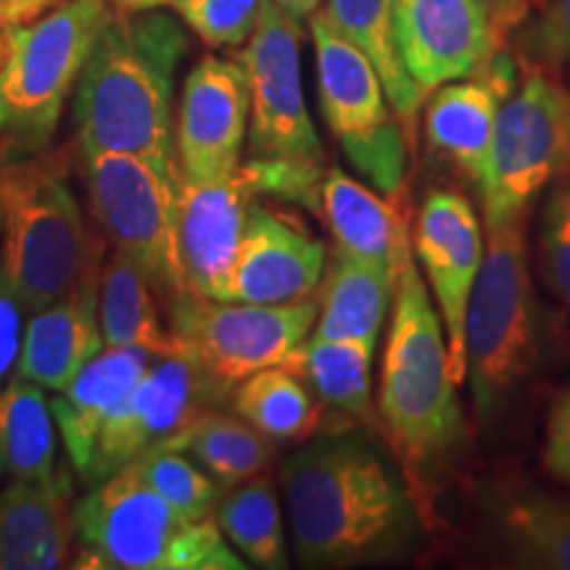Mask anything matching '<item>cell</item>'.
<instances>
[{
	"instance_id": "cb8c5ba5",
	"label": "cell",
	"mask_w": 570,
	"mask_h": 570,
	"mask_svg": "<svg viewBox=\"0 0 570 570\" xmlns=\"http://www.w3.org/2000/svg\"><path fill=\"white\" fill-rule=\"evenodd\" d=\"M396 273L352 254L333 252L317 288L315 336L362 338L377 344L391 312Z\"/></svg>"
},
{
	"instance_id": "d590c367",
	"label": "cell",
	"mask_w": 570,
	"mask_h": 570,
	"mask_svg": "<svg viewBox=\"0 0 570 570\" xmlns=\"http://www.w3.org/2000/svg\"><path fill=\"white\" fill-rule=\"evenodd\" d=\"M529 53L541 69L570 61V0H552L529 32Z\"/></svg>"
},
{
	"instance_id": "836d02e7",
	"label": "cell",
	"mask_w": 570,
	"mask_h": 570,
	"mask_svg": "<svg viewBox=\"0 0 570 570\" xmlns=\"http://www.w3.org/2000/svg\"><path fill=\"white\" fill-rule=\"evenodd\" d=\"M265 0H175L173 11L209 48L246 46Z\"/></svg>"
},
{
	"instance_id": "e0dca14e",
	"label": "cell",
	"mask_w": 570,
	"mask_h": 570,
	"mask_svg": "<svg viewBox=\"0 0 570 570\" xmlns=\"http://www.w3.org/2000/svg\"><path fill=\"white\" fill-rule=\"evenodd\" d=\"M394 24L404 69L423 96L468 77L499 48L481 0H394Z\"/></svg>"
},
{
	"instance_id": "60d3db41",
	"label": "cell",
	"mask_w": 570,
	"mask_h": 570,
	"mask_svg": "<svg viewBox=\"0 0 570 570\" xmlns=\"http://www.w3.org/2000/svg\"><path fill=\"white\" fill-rule=\"evenodd\" d=\"M275 3L281 6L291 19H296L298 24H302L304 19H309L312 13L320 9V0H275Z\"/></svg>"
},
{
	"instance_id": "f1b7e54d",
	"label": "cell",
	"mask_w": 570,
	"mask_h": 570,
	"mask_svg": "<svg viewBox=\"0 0 570 570\" xmlns=\"http://www.w3.org/2000/svg\"><path fill=\"white\" fill-rule=\"evenodd\" d=\"M323 11L341 35L370 56L386 88L391 109L404 122H412L425 96L412 82L399 53L394 0H327Z\"/></svg>"
},
{
	"instance_id": "e575fe53",
	"label": "cell",
	"mask_w": 570,
	"mask_h": 570,
	"mask_svg": "<svg viewBox=\"0 0 570 570\" xmlns=\"http://www.w3.org/2000/svg\"><path fill=\"white\" fill-rule=\"evenodd\" d=\"M539 267L547 288L570 312V177L550 185L539 225Z\"/></svg>"
},
{
	"instance_id": "7bdbcfd3",
	"label": "cell",
	"mask_w": 570,
	"mask_h": 570,
	"mask_svg": "<svg viewBox=\"0 0 570 570\" xmlns=\"http://www.w3.org/2000/svg\"><path fill=\"white\" fill-rule=\"evenodd\" d=\"M0 230H3V212H0Z\"/></svg>"
},
{
	"instance_id": "8992f818",
	"label": "cell",
	"mask_w": 570,
	"mask_h": 570,
	"mask_svg": "<svg viewBox=\"0 0 570 570\" xmlns=\"http://www.w3.org/2000/svg\"><path fill=\"white\" fill-rule=\"evenodd\" d=\"M111 0H63L30 24L6 27L0 48V138L35 154L51 142Z\"/></svg>"
},
{
	"instance_id": "52a82bcc",
	"label": "cell",
	"mask_w": 570,
	"mask_h": 570,
	"mask_svg": "<svg viewBox=\"0 0 570 570\" xmlns=\"http://www.w3.org/2000/svg\"><path fill=\"white\" fill-rule=\"evenodd\" d=\"M465 354L475 415L487 420L539 360L537 296L529 275L525 217L489 230L465 317Z\"/></svg>"
},
{
	"instance_id": "4dcf8cb0",
	"label": "cell",
	"mask_w": 570,
	"mask_h": 570,
	"mask_svg": "<svg viewBox=\"0 0 570 570\" xmlns=\"http://www.w3.org/2000/svg\"><path fill=\"white\" fill-rule=\"evenodd\" d=\"M238 417L269 441H304L317 431L323 407L288 367H265L244 377L233 394Z\"/></svg>"
},
{
	"instance_id": "83f0119b",
	"label": "cell",
	"mask_w": 570,
	"mask_h": 570,
	"mask_svg": "<svg viewBox=\"0 0 570 570\" xmlns=\"http://www.w3.org/2000/svg\"><path fill=\"white\" fill-rule=\"evenodd\" d=\"M154 449H177L188 454L223 489L254 479L273 460L269 439L262 436L244 417L206 410Z\"/></svg>"
},
{
	"instance_id": "9a60e30c",
	"label": "cell",
	"mask_w": 570,
	"mask_h": 570,
	"mask_svg": "<svg viewBox=\"0 0 570 570\" xmlns=\"http://www.w3.org/2000/svg\"><path fill=\"white\" fill-rule=\"evenodd\" d=\"M248 111V80L240 61L204 56L188 71L175 125L177 173L212 180L240 167Z\"/></svg>"
},
{
	"instance_id": "5b68a950",
	"label": "cell",
	"mask_w": 570,
	"mask_h": 570,
	"mask_svg": "<svg viewBox=\"0 0 570 570\" xmlns=\"http://www.w3.org/2000/svg\"><path fill=\"white\" fill-rule=\"evenodd\" d=\"M0 275L27 312L71 294L98 265V244L59 167L46 161L0 169Z\"/></svg>"
},
{
	"instance_id": "ac0fdd59",
	"label": "cell",
	"mask_w": 570,
	"mask_h": 570,
	"mask_svg": "<svg viewBox=\"0 0 570 570\" xmlns=\"http://www.w3.org/2000/svg\"><path fill=\"white\" fill-rule=\"evenodd\" d=\"M515 61L497 48L479 69L439 85L425 106L428 146L481 188L502 104L515 90Z\"/></svg>"
},
{
	"instance_id": "b9f144b4",
	"label": "cell",
	"mask_w": 570,
	"mask_h": 570,
	"mask_svg": "<svg viewBox=\"0 0 570 570\" xmlns=\"http://www.w3.org/2000/svg\"><path fill=\"white\" fill-rule=\"evenodd\" d=\"M175 0H111L114 11L117 13H140V11H154L161 6H173Z\"/></svg>"
},
{
	"instance_id": "d6986e66",
	"label": "cell",
	"mask_w": 570,
	"mask_h": 570,
	"mask_svg": "<svg viewBox=\"0 0 570 570\" xmlns=\"http://www.w3.org/2000/svg\"><path fill=\"white\" fill-rule=\"evenodd\" d=\"M325 262L327 252L317 238L254 202L225 302L291 304L312 298L323 281Z\"/></svg>"
},
{
	"instance_id": "1f68e13d",
	"label": "cell",
	"mask_w": 570,
	"mask_h": 570,
	"mask_svg": "<svg viewBox=\"0 0 570 570\" xmlns=\"http://www.w3.org/2000/svg\"><path fill=\"white\" fill-rule=\"evenodd\" d=\"M504 537L518 560L531 568L570 570V504L523 497L502 512Z\"/></svg>"
},
{
	"instance_id": "8fae6325",
	"label": "cell",
	"mask_w": 570,
	"mask_h": 570,
	"mask_svg": "<svg viewBox=\"0 0 570 570\" xmlns=\"http://www.w3.org/2000/svg\"><path fill=\"white\" fill-rule=\"evenodd\" d=\"M90 206L117 252L130 256L161 298L185 291L177 244V177L122 151H82Z\"/></svg>"
},
{
	"instance_id": "277c9868",
	"label": "cell",
	"mask_w": 570,
	"mask_h": 570,
	"mask_svg": "<svg viewBox=\"0 0 570 570\" xmlns=\"http://www.w3.org/2000/svg\"><path fill=\"white\" fill-rule=\"evenodd\" d=\"M80 544L77 568L104 570H244L217 520H185L127 465L71 508Z\"/></svg>"
},
{
	"instance_id": "7c38bea8",
	"label": "cell",
	"mask_w": 570,
	"mask_h": 570,
	"mask_svg": "<svg viewBox=\"0 0 570 570\" xmlns=\"http://www.w3.org/2000/svg\"><path fill=\"white\" fill-rule=\"evenodd\" d=\"M240 67L252 98V159L323 167V146L302 88V24L265 0Z\"/></svg>"
},
{
	"instance_id": "f546056e",
	"label": "cell",
	"mask_w": 570,
	"mask_h": 570,
	"mask_svg": "<svg viewBox=\"0 0 570 570\" xmlns=\"http://www.w3.org/2000/svg\"><path fill=\"white\" fill-rule=\"evenodd\" d=\"M217 525L248 566L285 570L291 566L283 512L267 475H254L233 487L217 504Z\"/></svg>"
},
{
	"instance_id": "ab89813d",
	"label": "cell",
	"mask_w": 570,
	"mask_h": 570,
	"mask_svg": "<svg viewBox=\"0 0 570 570\" xmlns=\"http://www.w3.org/2000/svg\"><path fill=\"white\" fill-rule=\"evenodd\" d=\"M487 6L489 19H491V30H494L497 46H502L504 38V27L512 24L520 13H523V3L525 0H481Z\"/></svg>"
},
{
	"instance_id": "484cf974",
	"label": "cell",
	"mask_w": 570,
	"mask_h": 570,
	"mask_svg": "<svg viewBox=\"0 0 570 570\" xmlns=\"http://www.w3.org/2000/svg\"><path fill=\"white\" fill-rule=\"evenodd\" d=\"M373 341L306 338L281 367L294 370L320 402L365 423H377L373 404Z\"/></svg>"
},
{
	"instance_id": "4316f807",
	"label": "cell",
	"mask_w": 570,
	"mask_h": 570,
	"mask_svg": "<svg viewBox=\"0 0 570 570\" xmlns=\"http://www.w3.org/2000/svg\"><path fill=\"white\" fill-rule=\"evenodd\" d=\"M156 288L130 256L114 252L98 285V323L104 346H135L161 356L175 352V338L164 327Z\"/></svg>"
},
{
	"instance_id": "ba28073f",
	"label": "cell",
	"mask_w": 570,
	"mask_h": 570,
	"mask_svg": "<svg viewBox=\"0 0 570 570\" xmlns=\"http://www.w3.org/2000/svg\"><path fill=\"white\" fill-rule=\"evenodd\" d=\"M570 177V88L533 69L497 117L479 194L487 230L525 217L547 185Z\"/></svg>"
},
{
	"instance_id": "d4e9b609",
	"label": "cell",
	"mask_w": 570,
	"mask_h": 570,
	"mask_svg": "<svg viewBox=\"0 0 570 570\" xmlns=\"http://www.w3.org/2000/svg\"><path fill=\"white\" fill-rule=\"evenodd\" d=\"M56 417L46 389L13 375L0 389V479L56 481Z\"/></svg>"
},
{
	"instance_id": "9c48e42d",
	"label": "cell",
	"mask_w": 570,
	"mask_h": 570,
	"mask_svg": "<svg viewBox=\"0 0 570 570\" xmlns=\"http://www.w3.org/2000/svg\"><path fill=\"white\" fill-rule=\"evenodd\" d=\"M317 53L320 109L348 161L381 194L396 196L407 177V140L370 56L341 35L325 11L309 17Z\"/></svg>"
},
{
	"instance_id": "7a4b0ae2",
	"label": "cell",
	"mask_w": 570,
	"mask_h": 570,
	"mask_svg": "<svg viewBox=\"0 0 570 570\" xmlns=\"http://www.w3.org/2000/svg\"><path fill=\"white\" fill-rule=\"evenodd\" d=\"M188 35L169 13H111L75 90L80 151L135 154L164 175L177 173L175 75Z\"/></svg>"
},
{
	"instance_id": "5bb4252c",
	"label": "cell",
	"mask_w": 570,
	"mask_h": 570,
	"mask_svg": "<svg viewBox=\"0 0 570 570\" xmlns=\"http://www.w3.org/2000/svg\"><path fill=\"white\" fill-rule=\"evenodd\" d=\"M412 254L423 267L428 288L433 294V306L446 338L449 373L460 386L468 377V304L487 254L483 227L473 204L458 190H431L417 214Z\"/></svg>"
},
{
	"instance_id": "ffe728a7",
	"label": "cell",
	"mask_w": 570,
	"mask_h": 570,
	"mask_svg": "<svg viewBox=\"0 0 570 570\" xmlns=\"http://www.w3.org/2000/svg\"><path fill=\"white\" fill-rule=\"evenodd\" d=\"M98 285L101 281L92 269L71 294L48 304L46 309L32 312L21 341V377L46 391H63L92 356L101 352Z\"/></svg>"
},
{
	"instance_id": "4fadbf2b",
	"label": "cell",
	"mask_w": 570,
	"mask_h": 570,
	"mask_svg": "<svg viewBox=\"0 0 570 570\" xmlns=\"http://www.w3.org/2000/svg\"><path fill=\"white\" fill-rule=\"evenodd\" d=\"M223 386L212 381L180 348L154 356L151 365L130 389L125 402L98 433L88 473V483H98L159 446L202 415L206 396H217Z\"/></svg>"
},
{
	"instance_id": "f35d334b",
	"label": "cell",
	"mask_w": 570,
	"mask_h": 570,
	"mask_svg": "<svg viewBox=\"0 0 570 570\" xmlns=\"http://www.w3.org/2000/svg\"><path fill=\"white\" fill-rule=\"evenodd\" d=\"M63 0H0V30L6 27L30 24V21L40 19Z\"/></svg>"
},
{
	"instance_id": "6da1fadb",
	"label": "cell",
	"mask_w": 570,
	"mask_h": 570,
	"mask_svg": "<svg viewBox=\"0 0 570 570\" xmlns=\"http://www.w3.org/2000/svg\"><path fill=\"white\" fill-rule=\"evenodd\" d=\"M281 483L296 554L306 568L391 558L412 539L415 502L365 441H315L285 460Z\"/></svg>"
},
{
	"instance_id": "2e32d148",
	"label": "cell",
	"mask_w": 570,
	"mask_h": 570,
	"mask_svg": "<svg viewBox=\"0 0 570 570\" xmlns=\"http://www.w3.org/2000/svg\"><path fill=\"white\" fill-rule=\"evenodd\" d=\"M256 190L244 164L212 180L177 177V244L185 291L225 302Z\"/></svg>"
},
{
	"instance_id": "8d00e7d4",
	"label": "cell",
	"mask_w": 570,
	"mask_h": 570,
	"mask_svg": "<svg viewBox=\"0 0 570 570\" xmlns=\"http://www.w3.org/2000/svg\"><path fill=\"white\" fill-rule=\"evenodd\" d=\"M24 315L27 309L0 275V389L11 381L13 367L19 365L21 341H24Z\"/></svg>"
},
{
	"instance_id": "3957f363",
	"label": "cell",
	"mask_w": 570,
	"mask_h": 570,
	"mask_svg": "<svg viewBox=\"0 0 570 570\" xmlns=\"http://www.w3.org/2000/svg\"><path fill=\"white\" fill-rule=\"evenodd\" d=\"M377 420L402 458L412 502L420 504L433 473L462 444L465 415L449 373L444 327L412 254V238L402 252L391 302Z\"/></svg>"
},
{
	"instance_id": "30bf717a",
	"label": "cell",
	"mask_w": 570,
	"mask_h": 570,
	"mask_svg": "<svg viewBox=\"0 0 570 570\" xmlns=\"http://www.w3.org/2000/svg\"><path fill=\"white\" fill-rule=\"evenodd\" d=\"M317 298L291 304L219 302L183 291L169 298L175 346L217 386H238L248 375L277 367L309 338Z\"/></svg>"
},
{
	"instance_id": "603a6c76",
	"label": "cell",
	"mask_w": 570,
	"mask_h": 570,
	"mask_svg": "<svg viewBox=\"0 0 570 570\" xmlns=\"http://www.w3.org/2000/svg\"><path fill=\"white\" fill-rule=\"evenodd\" d=\"M317 214L325 219L338 252L399 273L402 252L410 244L407 223L373 188L341 167L325 169Z\"/></svg>"
},
{
	"instance_id": "44dd1931",
	"label": "cell",
	"mask_w": 570,
	"mask_h": 570,
	"mask_svg": "<svg viewBox=\"0 0 570 570\" xmlns=\"http://www.w3.org/2000/svg\"><path fill=\"white\" fill-rule=\"evenodd\" d=\"M151 360L154 354L135 346H104L75 381L51 399L63 449L80 475L88 473L101 428L109 423Z\"/></svg>"
},
{
	"instance_id": "7402d4cb",
	"label": "cell",
	"mask_w": 570,
	"mask_h": 570,
	"mask_svg": "<svg viewBox=\"0 0 570 570\" xmlns=\"http://www.w3.org/2000/svg\"><path fill=\"white\" fill-rule=\"evenodd\" d=\"M69 479L9 481L0 489V570H51L67 562L71 529Z\"/></svg>"
},
{
	"instance_id": "ee69618b",
	"label": "cell",
	"mask_w": 570,
	"mask_h": 570,
	"mask_svg": "<svg viewBox=\"0 0 570 570\" xmlns=\"http://www.w3.org/2000/svg\"><path fill=\"white\" fill-rule=\"evenodd\" d=\"M0 48H3V40H0Z\"/></svg>"
},
{
	"instance_id": "d6a6232c",
	"label": "cell",
	"mask_w": 570,
	"mask_h": 570,
	"mask_svg": "<svg viewBox=\"0 0 570 570\" xmlns=\"http://www.w3.org/2000/svg\"><path fill=\"white\" fill-rule=\"evenodd\" d=\"M140 479L185 520H206L223 499V487L196 460L177 449H151L135 462Z\"/></svg>"
},
{
	"instance_id": "74e56055",
	"label": "cell",
	"mask_w": 570,
	"mask_h": 570,
	"mask_svg": "<svg viewBox=\"0 0 570 570\" xmlns=\"http://www.w3.org/2000/svg\"><path fill=\"white\" fill-rule=\"evenodd\" d=\"M544 465L554 479L570 483V386L552 404L550 423H547Z\"/></svg>"
}]
</instances>
